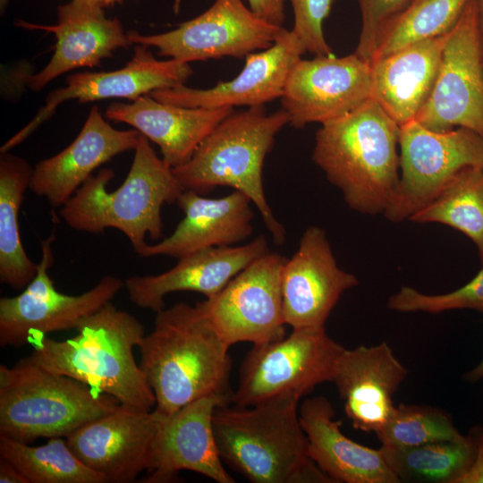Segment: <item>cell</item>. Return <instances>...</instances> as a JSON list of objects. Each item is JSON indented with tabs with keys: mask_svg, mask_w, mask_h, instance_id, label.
Instances as JSON below:
<instances>
[{
	"mask_svg": "<svg viewBox=\"0 0 483 483\" xmlns=\"http://www.w3.org/2000/svg\"><path fill=\"white\" fill-rule=\"evenodd\" d=\"M229 347L202 301L156 312L153 330L138 346L140 368L156 398L154 410L168 415L208 394L231 403Z\"/></svg>",
	"mask_w": 483,
	"mask_h": 483,
	"instance_id": "1",
	"label": "cell"
},
{
	"mask_svg": "<svg viewBox=\"0 0 483 483\" xmlns=\"http://www.w3.org/2000/svg\"><path fill=\"white\" fill-rule=\"evenodd\" d=\"M71 339L56 341L45 335L32 338L31 358L43 368L83 382L115 398L120 404L150 411L154 393L133 349L141 343L143 325L111 301L84 318Z\"/></svg>",
	"mask_w": 483,
	"mask_h": 483,
	"instance_id": "2",
	"label": "cell"
},
{
	"mask_svg": "<svg viewBox=\"0 0 483 483\" xmlns=\"http://www.w3.org/2000/svg\"><path fill=\"white\" fill-rule=\"evenodd\" d=\"M300 399L284 394L216 408L213 428L223 462L253 483H334L309 455Z\"/></svg>",
	"mask_w": 483,
	"mask_h": 483,
	"instance_id": "3",
	"label": "cell"
},
{
	"mask_svg": "<svg viewBox=\"0 0 483 483\" xmlns=\"http://www.w3.org/2000/svg\"><path fill=\"white\" fill-rule=\"evenodd\" d=\"M400 126L371 98L317 131L313 162L362 214L384 213L397 189Z\"/></svg>",
	"mask_w": 483,
	"mask_h": 483,
	"instance_id": "4",
	"label": "cell"
},
{
	"mask_svg": "<svg viewBox=\"0 0 483 483\" xmlns=\"http://www.w3.org/2000/svg\"><path fill=\"white\" fill-rule=\"evenodd\" d=\"M114 176L112 169H100L61 207L59 214L77 231H121L139 255L147 246V235L154 241L164 237L162 208L177 203L184 190L173 168L156 154L142 134L125 180L110 192L106 187Z\"/></svg>",
	"mask_w": 483,
	"mask_h": 483,
	"instance_id": "5",
	"label": "cell"
},
{
	"mask_svg": "<svg viewBox=\"0 0 483 483\" xmlns=\"http://www.w3.org/2000/svg\"><path fill=\"white\" fill-rule=\"evenodd\" d=\"M288 123L289 115L283 108L271 114L265 106L233 112L173 172L184 191L203 194L227 186L244 193L258 208L274 242L282 245L285 230L267 201L263 166L276 134Z\"/></svg>",
	"mask_w": 483,
	"mask_h": 483,
	"instance_id": "6",
	"label": "cell"
},
{
	"mask_svg": "<svg viewBox=\"0 0 483 483\" xmlns=\"http://www.w3.org/2000/svg\"><path fill=\"white\" fill-rule=\"evenodd\" d=\"M120 402L71 377L52 372L31 357L0 365V436L22 443L67 436Z\"/></svg>",
	"mask_w": 483,
	"mask_h": 483,
	"instance_id": "7",
	"label": "cell"
},
{
	"mask_svg": "<svg viewBox=\"0 0 483 483\" xmlns=\"http://www.w3.org/2000/svg\"><path fill=\"white\" fill-rule=\"evenodd\" d=\"M343 349L325 327L292 329L281 340L254 344L240 368L231 403L248 407L284 394L301 398L332 382Z\"/></svg>",
	"mask_w": 483,
	"mask_h": 483,
	"instance_id": "8",
	"label": "cell"
},
{
	"mask_svg": "<svg viewBox=\"0 0 483 483\" xmlns=\"http://www.w3.org/2000/svg\"><path fill=\"white\" fill-rule=\"evenodd\" d=\"M399 148L400 180L383 213L392 222L410 219L460 171L483 167V138L463 127L437 131L414 119L400 127Z\"/></svg>",
	"mask_w": 483,
	"mask_h": 483,
	"instance_id": "9",
	"label": "cell"
},
{
	"mask_svg": "<svg viewBox=\"0 0 483 483\" xmlns=\"http://www.w3.org/2000/svg\"><path fill=\"white\" fill-rule=\"evenodd\" d=\"M415 120L437 131L470 129L483 138V40L477 0L448 31L432 90Z\"/></svg>",
	"mask_w": 483,
	"mask_h": 483,
	"instance_id": "10",
	"label": "cell"
},
{
	"mask_svg": "<svg viewBox=\"0 0 483 483\" xmlns=\"http://www.w3.org/2000/svg\"><path fill=\"white\" fill-rule=\"evenodd\" d=\"M55 229L40 242L41 259L34 279L14 297L0 299V345L21 347L51 332L75 329L84 318L94 313L124 287V282L106 275L80 295L58 292L48 275L54 263L52 243Z\"/></svg>",
	"mask_w": 483,
	"mask_h": 483,
	"instance_id": "11",
	"label": "cell"
},
{
	"mask_svg": "<svg viewBox=\"0 0 483 483\" xmlns=\"http://www.w3.org/2000/svg\"><path fill=\"white\" fill-rule=\"evenodd\" d=\"M287 30L257 16L242 0H215L197 17L154 35L128 33L132 45L154 47L158 55L183 63L225 56L246 57L274 45Z\"/></svg>",
	"mask_w": 483,
	"mask_h": 483,
	"instance_id": "12",
	"label": "cell"
},
{
	"mask_svg": "<svg viewBox=\"0 0 483 483\" xmlns=\"http://www.w3.org/2000/svg\"><path fill=\"white\" fill-rule=\"evenodd\" d=\"M287 258L268 252L237 274L216 296L202 301L211 323L229 345L283 339L282 273Z\"/></svg>",
	"mask_w": 483,
	"mask_h": 483,
	"instance_id": "13",
	"label": "cell"
},
{
	"mask_svg": "<svg viewBox=\"0 0 483 483\" xmlns=\"http://www.w3.org/2000/svg\"><path fill=\"white\" fill-rule=\"evenodd\" d=\"M280 98L295 128L338 119L373 98L371 63L354 53L301 59L292 68Z\"/></svg>",
	"mask_w": 483,
	"mask_h": 483,
	"instance_id": "14",
	"label": "cell"
},
{
	"mask_svg": "<svg viewBox=\"0 0 483 483\" xmlns=\"http://www.w3.org/2000/svg\"><path fill=\"white\" fill-rule=\"evenodd\" d=\"M229 404L223 396L208 394L171 414L157 412L144 482H171L181 470H191L217 483H233L219 455L213 428L216 408Z\"/></svg>",
	"mask_w": 483,
	"mask_h": 483,
	"instance_id": "15",
	"label": "cell"
},
{
	"mask_svg": "<svg viewBox=\"0 0 483 483\" xmlns=\"http://www.w3.org/2000/svg\"><path fill=\"white\" fill-rule=\"evenodd\" d=\"M193 72L188 63L154 57L148 47L135 45L134 55L121 69L112 72H77L66 78V86L50 92L34 118L6 140L0 153L9 152L31 135L64 101L87 103L106 98L134 100L157 89L184 84Z\"/></svg>",
	"mask_w": 483,
	"mask_h": 483,
	"instance_id": "16",
	"label": "cell"
},
{
	"mask_svg": "<svg viewBox=\"0 0 483 483\" xmlns=\"http://www.w3.org/2000/svg\"><path fill=\"white\" fill-rule=\"evenodd\" d=\"M358 284L354 275L337 266L324 230L309 226L283 267L285 324L292 329L325 327L342 294Z\"/></svg>",
	"mask_w": 483,
	"mask_h": 483,
	"instance_id": "17",
	"label": "cell"
},
{
	"mask_svg": "<svg viewBox=\"0 0 483 483\" xmlns=\"http://www.w3.org/2000/svg\"><path fill=\"white\" fill-rule=\"evenodd\" d=\"M159 415L119 404L66 436L73 453L107 482H132L147 470Z\"/></svg>",
	"mask_w": 483,
	"mask_h": 483,
	"instance_id": "18",
	"label": "cell"
},
{
	"mask_svg": "<svg viewBox=\"0 0 483 483\" xmlns=\"http://www.w3.org/2000/svg\"><path fill=\"white\" fill-rule=\"evenodd\" d=\"M306 52L295 33L287 30L270 47L248 55L243 69L231 80L205 89L181 84L149 95L160 102L184 107L265 106L282 97L292 68Z\"/></svg>",
	"mask_w": 483,
	"mask_h": 483,
	"instance_id": "19",
	"label": "cell"
},
{
	"mask_svg": "<svg viewBox=\"0 0 483 483\" xmlns=\"http://www.w3.org/2000/svg\"><path fill=\"white\" fill-rule=\"evenodd\" d=\"M408 373L386 342L343 350L332 382L355 429L376 433L384 426L395 407L394 395Z\"/></svg>",
	"mask_w": 483,
	"mask_h": 483,
	"instance_id": "20",
	"label": "cell"
},
{
	"mask_svg": "<svg viewBox=\"0 0 483 483\" xmlns=\"http://www.w3.org/2000/svg\"><path fill=\"white\" fill-rule=\"evenodd\" d=\"M97 0H71L58 6L55 25L19 22L20 26L40 29L56 38L55 52L47 64L29 76L28 84L40 90L51 80L72 70L99 66L119 48L132 45L117 19L106 16Z\"/></svg>",
	"mask_w": 483,
	"mask_h": 483,
	"instance_id": "21",
	"label": "cell"
},
{
	"mask_svg": "<svg viewBox=\"0 0 483 483\" xmlns=\"http://www.w3.org/2000/svg\"><path fill=\"white\" fill-rule=\"evenodd\" d=\"M264 235L241 246L212 247L178 258L172 268L155 275H134L124 281L132 303L157 312L165 297L175 292H194L206 299L216 296L237 274L268 253Z\"/></svg>",
	"mask_w": 483,
	"mask_h": 483,
	"instance_id": "22",
	"label": "cell"
},
{
	"mask_svg": "<svg viewBox=\"0 0 483 483\" xmlns=\"http://www.w3.org/2000/svg\"><path fill=\"white\" fill-rule=\"evenodd\" d=\"M140 135L136 129H114L93 106L75 140L34 166L29 189L53 208L62 207L94 170L116 155L135 149Z\"/></svg>",
	"mask_w": 483,
	"mask_h": 483,
	"instance_id": "23",
	"label": "cell"
},
{
	"mask_svg": "<svg viewBox=\"0 0 483 483\" xmlns=\"http://www.w3.org/2000/svg\"><path fill=\"white\" fill-rule=\"evenodd\" d=\"M251 203L238 191L217 199L183 191L177 204L184 217L171 235L155 244H147L139 255L180 258L200 250L232 246L242 242L253 231Z\"/></svg>",
	"mask_w": 483,
	"mask_h": 483,
	"instance_id": "24",
	"label": "cell"
},
{
	"mask_svg": "<svg viewBox=\"0 0 483 483\" xmlns=\"http://www.w3.org/2000/svg\"><path fill=\"white\" fill-rule=\"evenodd\" d=\"M233 107H184L160 102L149 94L129 103H112L106 118L131 125L160 148L171 168L185 164Z\"/></svg>",
	"mask_w": 483,
	"mask_h": 483,
	"instance_id": "25",
	"label": "cell"
},
{
	"mask_svg": "<svg viewBox=\"0 0 483 483\" xmlns=\"http://www.w3.org/2000/svg\"><path fill=\"white\" fill-rule=\"evenodd\" d=\"M299 416L308 439L310 459L334 483H399L381 449L347 437L324 396L305 399Z\"/></svg>",
	"mask_w": 483,
	"mask_h": 483,
	"instance_id": "26",
	"label": "cell"
},
{
	"mask_svg": "<svg viewBox=\"0 0 483 483\" xmlns=\"http://www.w3.org/2000/svg\"><path fill=\"white\" fill-rule=\"evenodd\" d=\"M447 34L370 62L373 98L401 127L414 120L434 86Z\"/></svg>",
	"mask_w": 483,
	"mask_h": 483,
	"instance_id": "27",
	"label": "cell"
},
{
	"mask_svg": "<svg viewBox=\"0 0 483 483\" xmlns=\"http://www.w3.org/2000/svg\"><path fill=\"white\" fill-rule=\"evenodd\" d=\"M32 168L21 157L0 155V281L23 290L36 276L38 264L27 255L21 240L19 212Z\"/></svg>",
	"mask_w": 483,
	"mask_h": 483,
	"instance_id": "28",
	"label": "cell"
},
{
	"mask_svg": "<svg viewBox=\"0 0 483 483\" xmlns=\"http://www.w3.org/2000/svg\"><path fill=\"white\" fill-rule=\"evenodd\" d=\"M381 449L400 482L456 483L473 462L476 442L470 430L459 440Z\"/></svg>",
	"mask_w": 483,
	"mask_h": 483,
	"instance_id": "29",
	"label": "cell"
},
{
	"mask_svg": "<svg viewBox=\"0 0 483 483\" xmlns=\"http://www.w3.org/2000/svg\"><path fill=\"white\" fill-rule=\"evenodd\" d=\"M439 223L462 232L476 245L483 262V167L455 174L438 195L409 219Z\"/></svg>",
	"mask_w": 483,
	"mask_h": 483,
	"instance_id": "30",
	"label": "cell"
},
{
	"mask_svg": "<svg viewBox=\"0 0 483 483\" xmlns=\"http://www.w3.org/2000/svg\"><path fill=\"white\" fill-rule=\"evenodd\" d=\"M0 457L13 464L27 483L107 482L104 475L86 466L62 437L31 446L0 436Z\"/></svg>",
	"mask_w": 483,
	"mask_h": 483,
	"instance_id": "31",
	"label": "cell"
},
{
	"mask_svg": "<svg viewBox=\"0 0 483 483\" xmlns=\"http://www.w3.org/2000/svg\"><path fill=\"white\" fill-rule=\"evenodd\" d=\"M469 0H412L380 30L370 62L448 32Z\"/></svg>",
	"mask_w": 483,
	"mask_h": 483,
	"instance_id": "32",
	"label": "cell"
},
{
	"mask_svg": "<svg viewBox=\"0 0 483 483\" xmlns=\"http://www.w3.org/2000/svg\"><path fill=\"white\" fill-rule=\"evenodd\" d=\"M375 434L381 446L394 448L453 441L464 436L444 410L418 404L395 406L386 422Z\"/></svg>",
	"mask_w": 483,
	"mask_h": 483,
	"instance_id": "33",
	"label": "cell"
},
{
	"mask_svg": "<svg viewBox=\"0 0 483 483\" xmlns=\"http://www.w3.org/2000/svg\"><path fill=\"white\" fill-rule=\"evenodd\" d=\"M388 308L400 312L437 314L452 309H474L483 313V262L479 272L455 291L443 294H426L402 286L388 300Z\"/></svg>",
	"mask_w": 483,
	"mask_h": 483,
	"instance_id": "34",
	"label": "cell"
},
{
	"mask_svg": "<svg viewBox=\"0 0 483 483\" xmlns=\"http://www.w3.org/2000/svg\"><path fill=\"white\" fill-rule=\"evenodd\" d=\"M294 23L292 30L314 55H333L326 40L323 24L329 16L334 0H289Z\"/></svg>",
	"mask_w": 483,
	"mask_h": 483,
	"instance_id": "35",
	"label": "cell"
},
{
	"mask_svg": "<svg viewBox=\"0 0 483 483\" xmlns=\"http://www.w3.org/2000/svg\"><path fill=\"white\" fill-rule=\"evenodd\" d=\"M356 1L360 12L361 28L354 54L370 62L382 27L402 12L412 0Z\"/></svg>",
	"mask_w": 483,
	"mask_h": 483,
	"instance_id": "36",
	"label": "cell"
},
{
	"mask_svg": "<svg viewBox=\"0 0 483 483\" xmlns=\"http://www.w3.org/2000/svg\"><path fill=\"white\" fill-rule=\"evenodd\" d=\"M250 9L259 18L277 26L285 21L284 0H248Z\"/></svg>",
	"mask_w": 483,
	"mask_h": 483,
	"instance_id": "37",
	"label": "cell"
},
{
	"mask_svg": "<svg viewBox=\"0 0 483 483\" xmlns=\"http://www.w3.org/2000/svg\"><path fill=\"white\" fill-rule=\"evenodd\" d=\"M476 442V453L471 465L456 480V483H483V428L477 426L470 429Z\"/></svg>",
	"mask_w": 483,
	"mask_h": 483,
	"instance_id": "38",
	"label": "cell"
},
{
	"mask_svg": "<svg viewBox=\"0 0 483 483\" xmlns=\"http://www.w3.org/2000/svg\"><path fill=\"white\" fill-rule=\"evenodd\" d=\"M0 482L27 483L18 469L4 458H0Z\"/></svg>",
	"mask_w": 483,
	"mask_h": 483,
	"instance_id": "39",
	"label": "cell"
},
{
	"mask_svg": "<svg viewBox=\"0 0 483 483\" xmlns=\"http://www.w3.org/2000/svg\"><path fill=\"white\" fill-rule=\"evenodd\" d=\"M463 379L470 383L483 379V357L476 367L463 375Z\"/></svg>",
	"mask_w": 483,
	"mask_h": 483,
	"instance_id": "40",
	"label": "cell"
},
{
	"mask_svg": "<svg viewBox=\"0 0 483 483\" xmlns=\"http://www.w3.org/2000/svg\"><path fill=\"white\" fill-rule=\"evenodd\" d=\"M123 0H97V2L102 6L106 7L117 3H121Z\"/></svg>",
	"mask_w": 483,
	"mask_h": 483,
	"instance_id": "41",
	"label": "cell"
},
{
	"mask_svg": "<svg viewBox=\"0 0 483 483\" xmlns=\"http://www.w3.org/2000/svg\"><path fill=\"white\" fill-rule=\"evenodd\" d=\"M481 25L483 27V0H477Z\"/></svg>",
	"mask_w": 483,
	"mask_h": 483,
	"instance_id": "42",
	"label": "cell"
},
{
	"mask_svg": "<svg viewBox=\"0 0 483 483\" xmlns=\"http://www.w3.org/2000/svg\"><path fill=\"white\" fill-rule=\"evenodd\" d=\"M9 3V0H0V6H1V11H4L6 5L8 4Z\"/></svg>",
	"mask_w": 483,
	"mask_h": 483,
	"instance_id": "43",
	"label": "cell"
},
{
	"mask_svg": "<svg viewBox=\"0 0 483 483\" xmlns=\"http://www.w3.org/2000/svg\"><path fill=\"white\" fill-rule=\"evenodd\" d=\"M482 40H483V27H482Z\"/></svg>",
	"mask_w": 483,
	"mask_h": 483,
	"instance_id": "44",
	"label": "cell"
}]
</instances>
